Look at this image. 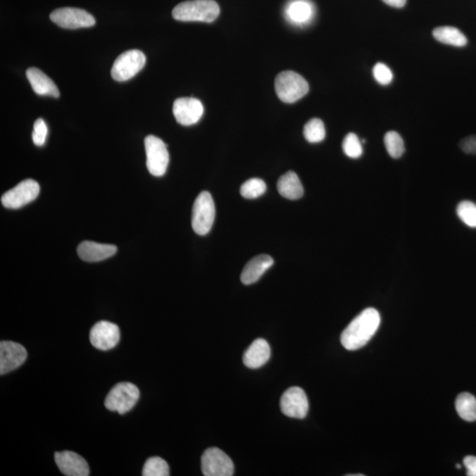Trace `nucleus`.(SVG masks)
I'll return each mask as SVG.
<instances>
[{
    "label": "nucleus",
    "instance_id": "obj_19",
    "mask_svg": "<svg viewBox=\"0 0 476 476\" xmlns=\"http://www.w3.org/2000/svg\"><path fill=\"white\" fill-rule=\"evenodd\" d=\"M26 75L33 90L39 96L54 98H58L61 96L58 87L56 86L54 80L49 78L41 70L30 68L27 70Z\"/></svg>",
    "mask_w": 476,
    "mask_h": 476
},
{
    "label": "nucleus",
    "instance_id": "obj_11",
    "mask_svg": "<svg viewBox=\"0 0 476 476\" xmlns=\"http://www.w3.org/2000/svg\"><path fill=\"white\" fill-rule=\"evenodd\" d=\"M281 409L283 415L290 418L303 419L309 411V401L302 388L293 387L282 394Z\"/></svg>",
    "mask_w": 476,
    "mask_h": 476
},
{
    "label": "nucleus",
    "instance_id": "obj_4",
    "mask_svg": "<svg viewBox=\"0 0 476 476\" xmlns=\"http://www.w3.org/2000/svg\"><path fill=\"white\" fill-rule=\"evenodd\" d=\"M139 399V388L130 382L115 384L105 399V407L108 411L124 415L134 408Z\"/></svg>",
    "mask_w": 476,
    "mask_h": 476
},
{
    "label": "nucleus",
    "instance_id": "obj_15",
    "mask_svg": "<svg viewBox=\"0 0 476 476\" xmlns=\"http://www.w3.org/2000/svg\"><path fill=\"white\" fill-rule=\"evenodd\" d=\"M55 462L59 470L66 476L89 475V464L85 458L71 451H58Z\"/></svg>",
    "mask_w": 476,
    "mask_h": 476
},
{
    "label": "nucleus",
    "instance_id": "obj_16",
    "mask_svg": "<svg viewBox=\"0 0 476 476\" xmlns=\"http://www.w3.org/2000/svg\"><path fill=\"white\" fill-rule=\"evenodd\" d=\"M118 248L113 244H105L84 241L77 249L79 257L86 262H99L111 258L117 253Z\"/></svg>",
    "mask_w": 476,
    "mask_h": 476
},
{
    "label": "nucleus",
    "instance_id": "obj_33",
    "mask_svg": "<svg viewBox=\"0 0 476 476\" xmlns=\"http://www.w3.org/2000/svg\"><path fill=\"white\" fill-rule=\"evenodd\" d=\"M464 465L468 476H476V457L468 456L464 458Z\"/></svg>",
    "mask_w": 476,
    "mask_h": 476
},
{
    "label": "nucleus",
    "instance_id": "obj_18",
    "mask_svg": "<svg viewBox=\"0 0 476 476\" xmlns=\"http://www.w3.org/2000/svg\"><path fill=\"white\" fill-rule=\"evenodd\" d=\"M274 258L267 254L258 255L251 260L243 269L241 282L244 285H251L257 282L261 276L274 265Z\"/></svg>",
    "mask_w": 476,
    "mask_h": 476
},
{
    "label": "nucleus",
    "instance_id": "obj_30",
    "mask_svg": "<svg viewBox=\"0 0 476 476\" xmlns=\"http://www.w3.org/2000/svg\"><path fill=\"white\" fill-rule=\"evenodd\" d=\"M373 76L380 85L387 86L393 82L394 75L391 69L383 63H377L373 68Z\"/></svg>",
    "mask_w": 476,
    "mask_h": 476
},
{
    "label": "nucleus",
    "instance_id": "obj_29",
    "mask_svg": "<svg viewBox=\"0 0 476 476\" xmlns=\"http://www.w3.org/2000/svg\"><path fill=\"white\" fill-rule=\"evenodd\" d=\"M343 151L349 158L357 159L363 155V145L357 135L350 132L342 143Z\"/></svg>",
    "mask_w": 476,
    "mask_h": 476
},
{
    "label": "nucleus",
    "instance_id": "obj_32",
    "mask_svg": "<svg viewBox=\"0 0 476 476\" xmlns=\"http://www.w3.org/2000/svg\"><path fill=\"white\" fill-rule=\"evenodd\" d=\"M462 151L469 155H476V135L468 136L460 142Z\"/></svg>",
    "mask_w": 476,
    "mask_h": 476
},
{
    "label": "nucleus",
    "instance_id": "obj_10",
    "mask_svg": "<svg viewBox=\"0 0 476 476\" xmlns=\"http://www.w3.org/2000/svg\"><path fill=\"white\" fill-rule=\"evenodd\" d=\"M51 22L66 30H78L93 27L96 19L85 10L65 8L56 9L51 13Z\"/></svg>",
    "mask_w": 476,
    "mask_h": 476
},
{
    "label": "nucleus",
    "instance_id": "obj_27",
    "mask_svg": "<svg viewBox=\"0 0 476 476\" xmlns=\"http://www.w3.org/2000/svg\"><path fill=\"white\" fill-rule=\"evenodd\" d=\"M143 476H168L170 468L167 462L160 457H153L146 461L142 470Z\"/></svg>",
    "mask_w": 476,
    "mask_h": 476
},
{
    "label": "nucleus",
    "instance_id": "obj_20",
    "mask_svg": "<svg viewBox=\"0 0 476 476\" xmlns=\"http://www.w3.org/2000/svg\"><path fill=\"white\" fill-rule=\"evenodd\" d=\"M314 6L308 0H294L286 8V16L296 25H304L313 19Z\"/></svg>",
    "mask_w": 476,
    "mask_h": 476
},
{
    "label": "nucleus",
    "instance_id": "obj_7",
    "mask_svg": "<svg viewBox=\"0 0 476 476\" xmlns=\"http://www.w3.org/2000/svg\"><path fill=\"white\" fill-rule=\"evenodd\" d=\"M146 167L149 173L155 177H162L166 173L170 156L167 146L162 139L154 135L145 139Z\"/></svg>",
    "mask_w": 476,
    "mask_h": 476
},
{
    "label": "nucleus",
    "instance_id": "obj_24",
    "mask_svg": "<svg viewBox=\"0 0 476 476\" xmlns=\"http://www.w3.org/2000/svg\"><path fill=\"white\" fill-rule=\"evenodd\" d=\"M303 135L310 143H320L325 138V128L320 118H313L304 125Z\"/></svg>",
    "mask_w": 476,
    "mask_h": 476
},
{
    "label": "nucleus",
    "instance_id": "obj_31",
    "mask_svg": "<svg viewBox=\"0 0 476 476\" xmlns=\"http://www.w3.org/2000/svg\"><path fill=\"white\" fill-rule=\"evenodd\" d=\"M48 127L43 118H38L34 124L32 139L34 144L37 146L44 145L46 142Z\"/></svg>",
    "mask_w": 476,
    "mask_h": 476
},
{
    "label": "nucleus",
    "instance_id": "obj_28",
    "mask_svg": "<svg viewBox=\"0 0 476 476\" xmlns=\"http://www.w3.org/2000/svg\"><path fill=\"white\" fill-rule=\"evenodd\" d=\"M457 215L461 222L470 227H476V204L469 201H461L457 206Z\"/></svg>",
    "mask_w": 476,
    "mask_h": 476
},
{
    "label": "nucleus",
    "instance_id": "obj_6",
    "mask_svg": "<svg viewBox=\"0 0 476 476\" xmlns=\"http://www.w3.org/2000/svg\"><path fill=\"white\" fill-rule=\"evenodd\" d=\"M146 64V56L139 50L124 52L115 59L111 69V77L117 82H127L141 72Z\"/></svg>",
    "mask_w": 476,
    "mask_h": 476
},
{
    "label": "nucleus",
    "instance_id": "obj_17",
    "mask_svg": "<svg viewBox=\"0 0 476 476\" xmlns=\"http://www.w3.org/2000/svg\"><path fill=\"white\" fill-rule=\"evenodd\" d=\"M271 356V349L264 339H257L251 343L243 356L244 365L250 369H258L268 362Z\"/></svg>",
    "mask_w": 476,
    "mask_h": 476
},
{
    "label": "nucleus",
    "instance_id": "obj_21",
    "mask_svg": "<svg viewBox=\"0 0 476 476\" xmlns=\"http://www.w3.org/2000/svg\"><path fill=\"white\" fill-rule=\"evenodd\" d=\"M279 194L290 201L303 197V187L299 176L293 171H289L280 177L277 184Z\"/></svg>",
    "mask_w": 476,
    "mask_h": 476
},
{
    "label": "nucleus",
    "instance_id": "obj_2",
    "mask_svg": "<svg viewBox=\"0 0 476 476\" xmlns=\"http://www.w3.org/2000/svg\"><path fill=\"white\" fill-rule=\"evenodd\" d=\"M220 6L215 0H190L173 9V16L180 22L213 23L218 18Z\"/></svg>",
    "mask_w": 476,
    "mask_h": 476
},
{
    "label": "nucleus",
    "instance_id": "obj_8",
    "mask_svg": "<svg viewBox=\"0 0 476 476\" xmlns=\"http://www.w3.org/2000/svg\"><path fill=\"white\" fill-rule=\"evenodd\" d=\"M40 194L37 181L26 180L3 194L2 205L9 209H19L35 201Z\"/></svg>",
    "mask_w": 476,
    "mask_h": 476
},
{
    "label": "nucleus",
    "instance_id": "obj_23",
    "mask_svg": "<svg viewBox=\"0 0 476 476\" xmlns=\"http://www.w3.org/2000/svg\"><path fill=\"white\" fill-rule=\"evenodd\" d=\"M458 415L465 421H476V399L474 395L463 393L458 395L455 402Z\"/></svg>",
    "mask_w": 476,
    "mask_h": 476
},
{
    "label": "nucleus",
    "instance_id": "obj_14",
    "mask_svg": "<svg viewBox=\"0 0 476 476\" xmlns=\"http://www.w3.org/2000/svg\"><path fill=\"white\" fill-rule=\"evenodd\" d=\"M27 350L19 343L2 341L0 342V374L11 372L25 363Z\"/></svg>",
    "mask_w": 476,
    "mask_h": 476
},
{
    "label": "nucleus",
    "instance_id": "obj_26",
    "mask_svg": "<svg viewBox=\"0 0 476 476\" xmlns=\"http://www.w3.org/2000/svg\"><path fill=\"white\" fill-rule=\"evenodd\" d=\"M267 191V184L261 178H251L244 182L240 188V194L244 198L253 199L261 197Z\"/></svg>",
    "mask_w": 476,
    "mask_h": 476
},
{
    "label": "nucleus",
    "instance_id": "obj_3",
    "mask_svg": "<svg viewBox=\"0 0 476 476\" xmlns=\"http://www.w3.org/2000/svg\"><path fill=\"white\" fill-rule=\"evenodd\" d=\"M275 87L280 99L287 104L296 103L309 92V84L306 80L293 71L279 73Z\"/></svg>",
    "mask_w": 476,
    "mask_h": 476
},
{
    "label": "nucleus",
    "instance_id": "obj_34",
    "mask_svg": "<svg viewBox=\"0 0 476 476\" xmlns=\"http://www.w3.org/2000/svg\"><path fill=\"white\" fill-rule=\"evenodd\" d=\"M387 5L393 6L395 8H401L407 3V0H383Z\"/></svg>",
    "mask_w": 476,
    "mask_h": 476
},
{
    "label": "nucleus",
    "instance_id": "obj_9",
    "mask_svg": "<svg viewBox=\"0 0 476 476\" xmlns=\"http://www.w3.org/2000/svg\"><path fill=\"white\" fill-rule=\"evenodd\" d=\"M201 470L205 476H231L234 474V464L224 451L212 447L202 455Z\"/></svg>",
    "mask_w": 476,
    "mask_h": 476
},
{
    "label": "nucleus",
    "instance_id": "obj_25",
    "mask_svg": "<svg viewBox=\"0 0 476 476\" xmlns=\"http://www.w3.org/2000/svg\"><path fill=\"white\" fill-rule=\"evenodd\" d=\"M384 145L389 156L394 159L400 158L405 152L403 139L397 132H387L384 135Z\"/></svg>",
    "mask_w": 476,
    "mask_h": 476
},
{
    "label": "nucleus",
    "instance_id": "obj_35",
    "mask_svg": "<svg viewBox=\"0 0 476 476\" xmlns=\"http://www.w3.org/2000/svg\"><path fill=\"white\" fill-rule=\"evenodd\" d=\"M349 476H363V475H360V474H357V475H349Z\"/></svg>",
    "mask_w": 476,
    "mask_h": 476
},
{
    "label": "nucleus",
    "instance_id": "obj_22",
    "mask_svg": "<svg viewBox=\"0 0 476 476\" xmlns=\"http://www.w3.org/2000/svg\"><path fill=\"white\" fill-rule=\"evenodd\" d=\"M433 37L440 43L453 45L455 47H463L468 44V39L465 35L454 27H437L433 30Z\"/></svg>",
    "mask_w": 476,
    "mask_h": 476
},
{
    "label": "nucleus",
    "instance_id": "obj_12",
    "mask_svg": "<svg viewBox=\"0 0 476 476\" xmlns=\"http://www.w3.org/2000/svg\"><path fill=\"white\" fill-rule=\"evenodd\" d=\"M89 338L94 348L108 351L118 344L120 330L117 325L108 321H100L91 329Z\"/></svg>",
    "mask_w": 476,
    "mask_h": 476
},
{
    "label": "nucleus",
    "instance_id": "obj_5",
    "mask_svg": "<svg viewBox=\"0 0 476 476\" xmlns=\"http://www.w3.org/2000/svg\"><path fill=\"white\" fill-rule=\"evenodd\" d=\"M215 218V206L212 195L208 192H202L192 208V229L199 236H205L211 230Z\"/></svg>",
    "mask_w": 476,
    "mask_h": 476
},
{
    "label": "nucleus",
    "instance_id": "obj_1",
    "mask_svg": "<svg viewBox=\"0 0 476 476\" xmlns=\"http://www.w3.org/2000/svg\"><path fill=\"white\" fill-rule=\"evenodd\" d=\"M380 322V314L374 308L363 311L342 332V346L350 351L363 348L375 335Z\"/></svg>",
    "mask_w": 476,
    "mask_h": 476
},
{
    "label": "nucleus",
    "instance_id": "obj_13",
    "mask_svg": "<svg viewBox=\"0 0 476 476\" xmlns=\"http://www.w3.org/2000/svg\"><path fill=\"white\" fill-rule=\"evenodd\" d=\"M204 113L201 101L194 97L178 98L174 101L173 114L178 124L192 125L197 124Z\"/></svg>",
    "mask_w": 476,
    "mask_h": 476
}]
</instances>
